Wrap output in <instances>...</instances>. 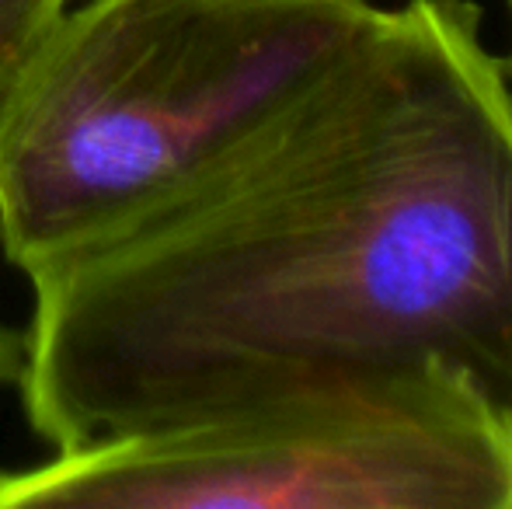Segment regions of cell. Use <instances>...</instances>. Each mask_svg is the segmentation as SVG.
I'll list each match as a JSON object with an SVG mask.
<instances>
[{
	"instance_id": "cell-1",
	"label": "cell",
	"mask_w": 512,
	"mask_h": 509,
	"mask_svg": "<svg viewBox=\"0 0 512 509\" xmlns=\"http://www.w3.org/2000/svg\"><path fill=\"white\" fill-rule=\"evenodd\" d=\"M53 450L317 367L446 363L512 422V77L474 0L373 7L182 185L25 272Z\"/></svg>"
},
{
	"instance_id": "cell-2",
	"label": "cell",
	"mask_w": 512,
	"mask_h": 509,
	"mask_svg": "<svg viewBox=\"0 0 512 509\" xmlns=\"http://www.w3.org/2000/svg\"><path fill=\"white\" fill-rule=\"evenodd\" d=\"M370 14V0H70L0 95V252L32 272L168 196Z\"/></svg>"
},
{
	"instance_id": "cell-3",
	"label": "cell",
	"mask_w": 512,
	"mask_h": 509,
	"mask_svg": "<svg viewBox=\"0 0 512 509\" xmlns=\"http://www.w3.org/2000/svg\"><path fill=\"white\" fill-rule=\"evenodd\" d=\"M512 509V422L446 363L317 367L0 471V509Z\"/></svg>"
},
{
	"instance_id": "cell-4",
	"label": "cell",
	"mask_w": 512,
	"mask_h": 509,
	"mask_svg": "<svg viewBox=\"0 0 512 509\" xmlns=\"http://www.w3.org/2000/svg\"><path fill=\"white\" fill-rule=\"evenodd\" d=\"M70 0H0V95Z\"/></svg>"
},
{
	"instance_id": "cell-5",
	"label": "cell",
	"mask_w": 512,
	"mask_h": 509,
	"mask_svg": "<svg viewBox=\"0 0 512 509\" xmlns=\"http://www.w3.org/2000/svg\"><path fill=\"white\" fill-rule=\"evenodd\" d=\"M21 360H25V339H21L18 328L0 321V387L18 384Z\"/></svg>"
},
{
	"instance_id": "cell-6",
	"label": "cell",
	"mask_w": 512,
	"mask_h": 509,
	"mask_svg": "<svg viewBox=\"0 0 512 509\" xmlns=\"http://www.w3.org/2000/svg\"><path fill=\"white\" fill-rule=\"evenodd\" d=\"M506 11H509V25H512V0H506ZM509 77H512V60H509Z\"/></svg>"
}]
</instances>
